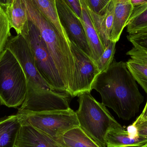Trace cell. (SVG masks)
Returning <instances> with one entry per match:
<instances>
[{
  "label": "cell",
  "mask_w": 147,
  "mask_h": 147,
  "mask_svg": "<svg viewBox=\"0 0 147 147\" xmlns=\"http://www.w3.org/2000/svg\"><path fill=\"white\" fill-rule=\"evenodd\" d=\"M56 3L59 21L70 41L92 58L91 48L80 19L63 0H56Z\"/></svg>",
  "instance_id": "9c48e42d"
},
{
  "label": "cell",
  "mask_w": 147,
  "mask_h": 147,
  "mask_svg": "<svg viewBox=\"0 0 147 147\" xmlns=\"http://www.w3.org/2000/svg\"><path fill=\"white\" fill-rule=\"evenodd\" d=\"M5 11L11 28H13L17 34H21L28 21L27 13L24 1L13 0Z\"/></svg>",
  "instance_id": "9a60e30c"
},
{
  "label": "cell",
  "mask_w": 147,
  "mask_h": 147,
  "mask_svg": "<svg viewBox=\"0 0 147 147\" xmlns=\"http://www.w3.org/2000/svg\"><path fill=\"white\" fill-rule=\"evenodd\" d=\"M140 147H147V143L146 144H145L144 146H142Z\"/></svg>",
  "instance_id": "1f68e13d"
},
{
  "label": "cell",
  "mask_w": 147,
  "mask_h": 147,
  "mask_svg": "<svg viewBox=\"0 0 147 147\" xmlns=\"http://www.w3.org/2000/svg\"><path fill=\"white\" fill-rule=\"evenodd\" d=\"M147 120V100L146 106L141 115L136 118V120L134 122L133 124H135Z\"/></svg>",
  "instance_id": "83f0119b"
},
{
  "label": "cell",
  "mask_w": 147,
  "mask_h": 147,
  "mask_svg": "<svg viewBox=\"0 0 147 147\" xmlns=\"http://www.w3.org/2000/svg\"><path fill=\"white\" fill-rule=\"evenodd\" d=\"M79 1L81 7L80 21L83 24L87 40L91 48L92 59L96 63L103 53L105 48L101 43L95 28L85 0Z\"/></svg>",
  "instance_id": "8fae6325"
},
{
  "label": "cell",
  "mask_w": 147,
  "mask_h": 147,
  "mask_svg": "<svg viewBox=\"0 0 147 147\" xmlns=\"http://www.w3.org/2000/svg\"><path fill=\"white\" fill-rule=\"evenodd\" d=\"M21 34L30 48L38 71L56 91L67 93V90L48 52L40 32L28 18ZM68 94V93H67Z\"/></svg>",
  "instance_id": "52a82bcc"
},
{
  "label": "cell",
  "mask_w": 147,
  "mask_h": 147,
  "mask_svg": "<svg viewBox=\"0 0 147 147\" xmlns=\"http://www.w3.org/2000/svg\"><path fill=\"white\" fill-rule=\"evenodd\" d=\"M70 44L75 61V71L69 95L71 97L78 96L84 92H91L92 84L100 72L92 58L72 41Z\"/></svg>",
  "instance_id": "ba28073f"
},
{
  "label": "cell",
  "mask_w": 147,
  "mask_h": 147,
  "mask_svg": "<svg viewBox=\"0 0 147 147\" xmlns=\"http://www.w3.org/2000/svg\"><path fill=\"white\" fill-rule=\"evenodd\" d=\"M5 48L9 50L19 61L26 80V96L18 110L37 112L70 108L69 95L56 91L43 78L35 65L28 45L21 34L11 36Z\"/></svg>",
  "instance_id": "6da1fadb"
},
{
  "label": "cell",
  "mask_w": 147,
  "mask_h": 147,
  "mask_svg": "<svg viewBox=\"0 0 147 147\" xmlns=\"http://www.w3.org/2000/svg\"><path fill=\"white\" fill-rule=\"evenodd\" d=\"M23 1L28 18L39 31L69 94L75 71L70 41L67 36L61 34L44 16L32 0Z\"/></svg>",
  "instance_id": "3957f363"
},
{
  "label": "cell",
  "mask_w": 147,
  "mask_h": 147,
  "mask_svg": "<svg viewBox=\"0 0 147 147\" xmlns=\"http://www.w3.org/2000/svg\"><path fill=\"white\" fill-rule=\"evenodd\" d=\"M133 125L136 127L139 136L147 138V120Z\"/></svg>",
  "instance_id": "484cf974"
},
{
  "label": "cell",
  "mask_w": 147,
  "mask_h": 147,
  "mask_svg": "<svg viewBox=\"0 0 147 147\" xmlns=\"http://www.w3.org/2000/svg\"><path fill=\"white\" fill-rule=\"evenodd\" d=\"M15 147H65L31 126L22 125Z\"/></svg>",
  "instance_id": "30bf717a"
},
{
  "label": "cell",
  "mask_w": 147,
  "mask_h": 147,
  "mask_svg": "<svg viewBox=\"0 0 147 147\" xmlns=\"http://www.w3.org/2000/svg\"><path fill=\"white\" fill-rule=\"evenodd\" d=\"M127 131L129 134V136L132 138H135L139 136L138 133H137V129L135 126L132 125L129 126L127 128Z\"/></svg>",
  "instance_id": "f1b7e54d"
},
{
  "label": "cell",
  "mask_w": 147,
  "mask_h": 147,
  "mask_svg": "<svg viewBox=\"0 0 147 147\" xmlns=\"http://www.w3.org/2000/svg\"><path fill=\"white\" fill-rule=\"evenodd\" d=\"M147 9V2L144 3L142 5H139V6H135L134 7V9H133V13L131 14V16L129 18V21L132 20V19L135 18L136 16H138L139 15L141 14L142 13L144 12Z\"/></svg>",
  "instance_id": "4316f807"
},
{
  "label": "cell",
  "mask_w": 147,
  "mask_h": 147,
  "mask_svg": "<svg viewBox=\"0 0 147 147\" xmlns=\"http://www.w3.org/2000/svg\"><path fill=\"white\" fill-rule=\"evenodd\" d=\"M127 54L132 59L147 65V52L134 47L127 52Z\"/></svg>",
  "instance_id": "cb8c5ba5"
},
{
  "label": "cell",
  "mask_w": 147,
  "mask_h": 147,
  "mask_svg": "<svg viewBox=\"0 0 147 147\" xmlns=\"http://www.w3.org/2000/svg\"><path fill=\"white\" fill-rule=\"evenodd\" d=\"M127 38L134 47L147 52V32L129 34Z\"/></svg>",
  "instance_id": "7402d4cb"
},
{
  "label": "cell",
  "mask_w": 147,
  "mask_h": 147,
  "mask_svg": "<svg viewBox=\"0 0 147 147\" xmlns=\"http://www.w3.org/2000/svg\"><path fill=\"white\" fill-rule=\"evenodd\" d=\"M78 97L79 106L75 112L80 127L99 146L106 147L107 133L112 129L123 127L106 106L96 101L90 92H84Z\"/></svg>",
  "instance_id": "277c9868"
},
{
  "label": "cell",
  "mask_w": 147,
  "mask_h": 147,
  "mask_svg": "<svg viewBox=\"0 0 147 147\" xmlns=\"http://www.w3.org/2000/svg\"><path fill=\"white\" fill-rule=\"evenodd\" d=\"M16 114L22 125L32 126L59 143L66 132L80 127L76 112L70 108L37 112L18 110Z\"/></svg>",
  "instance_id": "8992f818"
},
{
  "label": "cell",
  "mask_w": 147,
  "mask_h": 147,
  "mask_svg": "<svg viewBox=\"0 0 147 147\" xmlns=\"http://www.w3.org/2000/svg\"><path fill=\"white\" fill-rule=\"evenodd\" d=\"M108 147H140L147 143V138L138 136L132 138L123 128L110 130L105 138Z\"/></svg>",
  "instance_id": "5bb4252c"
},
{
  "label": "cell",
  "mask_w": 147,
  "mask_h": 147,
  "mask_svg": "<svg viewBox=\"0 0 147 147\" xmlns=\"http://www.w3.org/2000/svg\"><path fill=\"white\" fill-rule=\"evenodd\" d=\"M134 7L142 5L147 2V0H131Z\"/></svg>",
  "instance_id": "4dcf8cb0"
},
{
  "label": "cell",
  "mask_w": 147,
  "mask_h": 147,
  "mask_svg": "<svg viewBox=\"0 0 147 147\" xmlns=\"http://www.w3.org/2000/svg\"><path fill=\"white\" fill-rule=\"evenodd\" d=\"M114 22L110 40L117 43L120 39L124 28L127 26L134 7L131 0H114Z\"/></svg>",
  "instance_id": "7c38bea8"
},
{
  "label": "cell",
  "mask_w": 147,
  "mask_h": 147,
  "mask_svg": "<svg viewBox=\"0 0 147 147\" xmlns=\"http://www.w3.org/2000/svg\"><path fill=\"white\" fill-rule=\"evenodd\" d=\"M21 126L17 114L0 119V147H15Z\"/></svg>",
  "instance_id": "4fadbf2b"
},
{
  "label": "cell",
  "mask_w": 147,
  "mask_h": 147,
  "mask_svg": "<svg viewBox=\"0 0 147 147\" xmlns=\"http://www.w3.org/2000/svg\"><path fill=\"white\" fill-rule=\"evenodd\" d=\"M73 10L80 19L81 17V7L79 0H63Z\"/></svg>",
  "instance_id": "d4e9b609"
},
{
  "label": "cell",
  "mask_w": 147,
  "mask_h": 147,
  "mask_svg": "<svg viewBox=\"0 0 147 147\" xmlns=\"http://www.w3.org/2000/svg\"><path fill=\"white\" fill-rule=\"evenodd\" d=\"M10 24L5 10L0 6V54L11 37Z\"/></svg>",
  "instance_id": "d6986e66"
},
{
  "label": "cell",
  "mask_w": 147,
  "mask_h": 147,
  "mask_svg": "<svg viewBox=\"0 0 147 147\" xmlns=\"http://www.w3.org/2000/svg\"><path fill=\"white\" fill-rule=\"evenodd\" d=\"M13 0H0V6L5 10L12 3Z\"/></svg>",
  "instance_id": "f546056e"
},
{
  "label": "cell",
  "mask_w": 147,
  "mask_h": 147,
  "mask_svg": "<svg viewBox=\"0 0 147 147\" xmlns=\"http://www.w3.org/2000/svg\"><path fill=\"white\" fill-rule=\"evenodd\" d=\"M92 89L99 92L105 106L126 121L138 113L144 100L126 63L115 59L108 69L97 76Z\"/></svg>",
  "instance_id": "7a4b0ae2"
},
{
  "label": "cell",
  "mask_w": 147,
  "mask_h": 147,
  "mask_svg": "<svg viewBox=\"0 0 147 147\" xmlns=\"http://www.w3.org/2000/svg\"><path fill=\"white\" fill-rule=\"evenodd\" d=\"M88 7L97 14L102 15L107 10L111 0H85Z\"/></svg>",
  "instance_id": "603a6c76"
},
{
  "label": "cell",
  "mask_w": 147,
  "mask_h": 147,
  "mask_svg": "<svg viewBox=\"0 0 147 147\" xmlns=\"http://www.w3.org/2000/svg\"><path fill=\"white\" fill-rule=\"evenodd\" d=\"M116 44L115 42L111 41L97 62V65L100 72L106 70L112 63L115 53Z\"/></svg>",
  "instance_id": "ffe728a7"
},
{
  "label": "cell",
  "mask_w": 147,
  "mask_h": 147,
  "mask_svg": "<svg viewBox=\"0 0 147 147\" xmlns=\"http://www.w3.org/2000/svg\"><path fill=\"white\" fill-rule=\"evenodd\" d=\"M26 93L23 69L14 55L5 48L0 54V104L17 108L24 102Z\"/></svg>",
  "instance_id": "5b68a950"
},
{
  "label": "cell",
  "mask_w": 147,
  "mask_h": 147,
  "mask_svg": "<svg viewBox=\"0 0 147 147\" xmlns=\"http://www.w3.org/2000/svg\"><path fill=\"white\" fill-rule=\"evenodd\" d=\"M32 1L44 16L55 26L57 29L61 34L67 36L59 18L56 0H32Z\"/></svg>",
  "instance_id": "e0dca14e"
},
{
  "label": "cell",
  "mask_w": 147,
  "mask_h": 147,
  "mask_svg": "<svg viewBox=\"0 0 147 147\" xmlns=\"http://www.w3.org/2000/svg\"><path fill=\"white\" fill-rule=\"evenodd\" d=\"M126 27L129 34L147 32V9L129 21Z\"/></svg>",
  "instance_id": "44dd1931"
},
{
  "label": "cell",
  "mask_w": 147,
  "mask_h": 147,
  "mask_svg": "<svg viewBox=\"0 0 147 147\" xmlns=\"http://www.w3.org/2000/svg\"><path fill=\"white\" fill-rule=\"evenodd\" d=\"M126 63L134 78L147 93V65L132 59Z\"/></svg>",
  "instance_id": "ac0fdd59"
},
{
  "label": "cell",
  "mask_w": 147,
  "mask_h": 147,
  "mask_svg": "<svg viewBox=\"0 0 147 147\" xmlns=\"http://www.w3.org/2000/svg\"><path fill=\"white\" fill-rule=\"evenodd\" d=\"M59 143L66 147H100L80 127L66 132Z\"/></svg>",
  "instance_id": "2e32d148"
}]
</instances>
